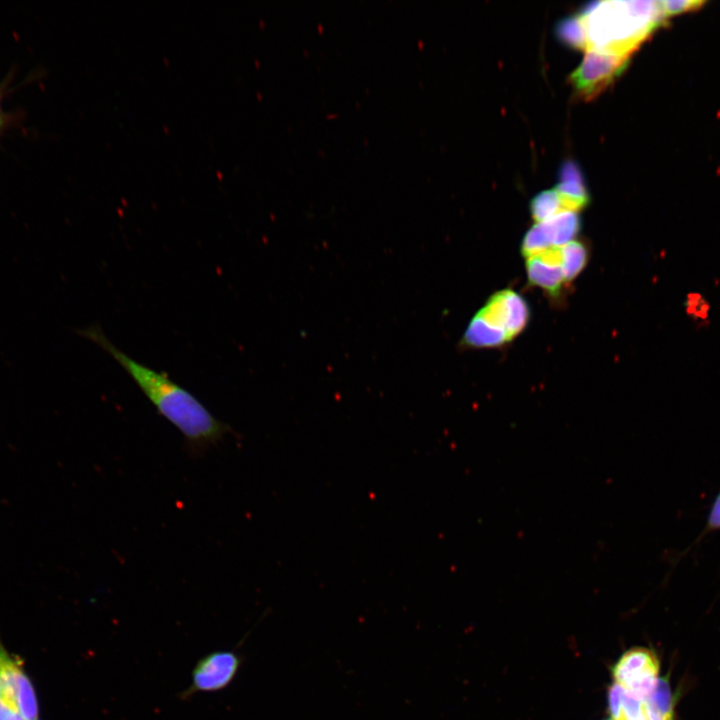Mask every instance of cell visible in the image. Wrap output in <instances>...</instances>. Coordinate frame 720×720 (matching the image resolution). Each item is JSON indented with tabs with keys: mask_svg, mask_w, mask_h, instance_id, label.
I'll return each instance as SVG.
<instances>
[{
	"mask_svg": "<svg viewBox=\"0 0 720 720\" xmlns=\"http://www.w3.org/2000/svg\"><path fill=\"white\" fill-rule=\"evenodd\" d=\"M78 333L101 347L122 367L159 415L177 428L192 452L206 451L229 433L230 427L215 417L195 395L165 372L156 371L125 354L98 324Z\"/></svg>",
	"mask_w": 720,
	"mask_h": 720,
	"instance_id": "1",
	"label": "cell"
},
{
	"mask_svg": "<svg viewBox=\"0 0 720 720\" xmlns=\"http://www.w3.org/2000/svg\"><path fill=\"white\" fill-rule=\"evenodd\" d=\"M720 529V493L716 496L705 527V532Z\"/></svg>",
	"mask_w": 720,
	"mask_h": 720,
	"instance_id": "18",
	"label": "cell"
},
{
	"mask_svg": "<svg viewBox=\"0 0 720 720\" xmlns=\"http://www.w3.org/2000/svg\"><path fill=\"white\" fill-rule=\"evenodd\" d=\"M627 63L626 58L587 50L583 61L569 79L579 96L592 99L624 70Z\"/></svg>",
	"mask_w": 720,
	"mask_h": 720,
	"instance_id": "5",
	"label": "cell"
},
{
	"mask_svg": "<svg viewBox=\"0 0 720 720\" xmlns=\"http://www.w3.org/2000/svg\"><path fill=\"white\" fill-rule=\"evenodd\" d=\"M543 223L552 246H563L575 240L581 228L577 212H562Z\"/></svg>",
	"mask_w": 720,
	"mask_h": 720,
	"instance_id": "9",
	"label": "cell"
},
{
	"mask_svg": "<svg viewBox=\"0 0 720 720\" xmlns=\"http://www.w3.org/2000/svg\"><path fill=\"white\" fill-rule=\"evenodd\" d=\"M14 71H11L7 76L0 82V138L11 128L17 126L22 120V114L15 111H7L3 107V101L8 96L14 87L11 86Z\"/></svg>",
	"mask_w": 720,
	"mask_h": 720,
	"instance_id": "16",
	"label": "cell"
},
{
	"mask_svg": "<svg viewBox=\"0 0 720 720\" xmlns=\"http://www.w3.org/2000/svg\"><path fill=\"white\" fill-rule=\"evenodd\" d=\"M510 342L507 333L475 314L459 341L462 349L499 347Z\"/></svg>",
	"mask_w": 720,
	"mask_h": 720,
	"instance_id": "7",
	"label": "cell"
},
{
	"mask_svg": "<svg viewBox=\"0 0 720 720\" xmlns=\"http://www.w3.org/2000/svg\"><path fill=\"white\" fill-rule=\"evenodd\" d=\"M589 259V249L584 242L573 240L562 246V271L565 282L573 281L585 268Z\"/></svg>",
	"mask_w": 720,
	"mask_h": 720,
	"instance_id": "12",
	"label": "cell"
},
{
	"mask_svg": "<svg viewBox=\"0 0 720 720\" xmlns=\"http://www.w3.org/2000/svg\"><path fill=\"white\" fill-rule=\"evenodd\" d=\"M530 212L536 223H540L566 211L559 194L555 189H550L538 193L531 200Z\"/></svg>",
	"mask_w": 720,
	"mask_h": 720,
	"instance_id": "13",
	"label": "cell"
},
{
	"mask_svg": "<svg viewBox=\"0 0 720 720\" xmlns=\"http://www.w3.org/2000/svg\"><path fill=\"white\" fill-rule=\"evenodd\" d=\"M553 247L543 222L535 223L524 235L521 243V254L525 258L538 256L546 249Z\"/></svg>",
	"mask_w": 720,
	"mask_h": 720,
	"instance_id": "15",
	"label": "cell"
},
{
	"mask_svg": "<svg viewBox=\"0 0 720 720\" xmlns=\"http://www.w3.org/2000/svg\"><path fill=\"white\" fill-rule=\"evenodd\" d=\"M607 720H611V719L609 718V719H607Z\"/></svg>",
	"mask_w": 720,
	"mask_h": 720,
	"instance_id": "19",
	"label": "cell"
},
{
	"mask_svg": "<svg viewBox=\"0 0 720 720\" xmlns=\"http://www.w3.org/2000/svg\"><path fill=\"white\" fill-rule=\"evenodd\" d=\"M558 38L576 49H587L586 31L580 16L566 18L556 27Z\"/></svg>",
	"mask_w": 720,
	"mask_h": 720,
	"instance_id": "14",
	"label": "cell"
},
{
	"mask_svg": "<svg viewBox=\"0 0 720 720\" xmlns=\"http://www.w3.org/2000/svg\"><path fill=\"white\" fill-rule=\"evenodd\" d=\"M554 189L559 194L565 211L577 212L590 201L583 175L573 161H566L562 165L559 182Z\"/></svg>",
	"mask_w": 720,
	"mask_h": 720,
	"instance_id": "6",
	"label": "cell"
},
{
	"mask_svg": "<svg viewBox=\"0 0 720 720\" xmlns=\"http://www.w3.org/2000/svg\"><path fill=\"white\" fill-rule=\"evenodd\" d=\"M587 50L621 58L630 55L667 18L662 1H601L580 15Z\"/></svg>",
	"mask_w": 720,
	"mask_h": 720,
	"instance_id": "2",
	"label": "cell"
},
{
	"mask_svg": "<svg viewBox=\"0 0 720 720\" xmlns=\"http://www.w3.org/2000/svg\"><path fill=\"white\" fill-rule=\"evenodd\" d=\"M241 666V657L231 650H218L200 658L192 670L191 684L180 694L186 700L196 693L218 692L231 684Z\"/></svg>",
	"mask_w": 720,
	"mask_h": 720,
	"instance_id": "4",
	"label": "cell"
},
{
	"mask_svg": "<svg viewBox=\"0 0 720 720\" xmlns=\"http://www.w3.org/2000/svg\"><path fill=\"white\" fill-rule=\"evenodd\" d=\"M507 312V335L509 340L517 337L527 326L530 309L527 301L512 289H503Z\"/></svg>",
	"mask_w": 720,
	"mask_h": 720,
	"instance_id": "10",
	"label": "cell"
},
{
	"mask_svg": "<svg viewBox=\"0 0 720 720\" xmlns=\"http://www.w3.org/2000/svg\"><path fill=\"white\" fill-rule=\"evenodd\" d=\"M526 272L529 284L544 290L551 298H558L566 284L561 266L546 264L538 257L527 259Z\"/></svg>",
	"mask_w": 720,
	"mask_h": 720,
	"instance_id": "8",
	"label": "cell"
},
{
	"mask_svg": "<svg viewBox=\"0 0 720 720\" xmlns=\"http://www.w3.org/2000/svg\"><path fill=\"white\" fill-rule=\"evenodd\" d=\"M685 308L691 317L705 319L708 315L709 304L701 294L693 293L687 295Z\"/></svg>",
	"mask_w": 720,
	"mask_h": 720,
	"instance_id": "17",
	"label": "cell"
},
{
	"mask_svg": "<svg viewBox=\"0 0 720 720\" xmlns=\"http://www.w3.org/2000/svg\"><path fill=\"white\" fill-rule=\"evenodd\" d=\"M645 705L649 720H673V697L666 677L658 679Z\"/></svg>",
	"mask_w": 720,
	"mask_h": 720,
	"instance_id": "11",
	"label": "cell"
},
{
	"mask_svg": "<svg viewBox=\"0 0 720 720\" xmlns=\"http://www.w3.org/2000/svg\"><path fill=\"white\" fill-rule=\"evenodd\" d=\"M659 661L647 648L626 651L611 668L614 683L643 700L653 692L658 682Z\"/></svg>",
	"mask_w": 720,
	"mask_h": 720,
	"instance_id": "3",
	"label": "cell"
}]
</instances>
